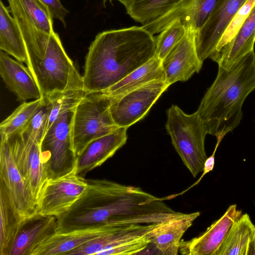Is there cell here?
Segmentation results:
<instances>
[{
  "label": "cell",
  "mask_w": 255,
  "mask_h": 255,
  "mask_svg": "<svg viewBox=\"0 0 255 255\" xmlns=\"http://www.w3.org/2000/svg\"><path fill=\"white\" fill-rule=\"evenodd\" d=\"M155 56V37L142 26L104 31L85 58L83 89L104 92Z\"/></svg>",
  "instance_id": "cell-1"
},
{
  "label": "cell",
  "mask_w": 255,
  "mask_h": 255,
  "mask_svg": "<svg viewBox=\"0 0 255 255\" xmlns=\"http://www.w3.org/2000/svg\"><path fill=\"white\" fill-rule=\"evenodd\" d=\"M141 188L107 179H95L84 196L83 217L92 226L160 223L183 213Z\"/></svg>",
  "instance_id": "cell-2"
},
{
  "label": "cell",
  "mask_w": 255,
  "mask_h": 255,
  "mask_svg": "<svg viewBox=\"0 0 255 255\" xmlns=\"http://www.w3.org/2000/svg\"><path fill=\"white\" fill-rule=\"evenodd\" d=\"M255 90V52L252 51L228 69L218 66L217 76L196 111L207 134L224 136L240 124L242 107Z\"/></svg>",
  "instance_id": "cell-3"
},
{
  "label": "cell",
  "mask_w": 255,
  "mask_h": 255,
  "mask_svg": "<svg viewBox=\"0 0 255 255\" xmlns=\"http://www.w3.org/2000/svg\"><path fill=\"white\" fill-rule=\"evenodd\" d=\"M26 64L43 97L71 90H84L82 76L55 32L38 47L26 52Z\"/></svg>",
  "instance_id": "cell-4"
},
{
  "label": "cell",
  "mask_w": 255,
  "mask_h": 255,
  "mask_svg": "<svg viewBox=\"0 0 255 255\" xmlns=\"http://www.w3.org/2000/svg\"><path fill=\"white\" fill-rule=\"evenodd\" d=\"M165 128L172 143L184 164L194 177L203 171L207 158L205 139L207 132L197 112L184 113L172 105L166 112Z\"/></svg>",
  "instance_id": "cell-5"
},
{
  "label": "cell",
  "mask_w": 255,
  "mask_h": 255,
  "mask_svg": "<svg viewBox=\"0 0 255 255\" xmlns=\"http://www.w3.org/2000/svg\"><path fill=\"white\" fill-rule=\"evenodd\" d=\"M111 97L104 92L87 93L75 108L72 137L77 157L92 141L119 128L111 114Z\"/></svg>",
  "instance_id": "cell-6"
},
{
  "label": "cell",
  "mask_w": 255,
  "mask_h": 255,
  "mask_svg": "<svg viewBox=\"0 0 255 255\" xmlns=\"http://www.w3.org/2000/svg\"><path fill=\"white\" fill-rule=\"evenodd\" d=\"M75 109L55 121L41 143V155L48 179L57 178L76 170L77 157L72 137Z\"/></svg>",
  "instance_id": "cell-7"
},
{
  "label": "cell",
  "mask_w": 255,
  "mask_h": 255,
  "mask_svg": "<svg viewBox=\"0 0 255 255\" xmlns=\"http://www.w3.org/2000/svg\"><path fill=\"white\" fill-rule=\"evenodd\" d=\"M156 224L112 225L67 255H129L136 244L151 238V232Z\"/></svg>",
  "instance_id": "cell-8"
},
{
  "label": "cell",
  "mask_w": 255,
  "mask_h": 255,
  "mask_svg": "<svg viewBox=\"0 0 255 255\" xmlns=\"http://www.w3.org/2000/svg\"><path fill=\"white\" fill-rule=\"evenodd\" d=\"M170 85L155 80L119 97H111L110 110L119 128L130 127L142 119Z\"/></svg>",
  "instance_id": "cell-9"
},
{
  "label": "cell",
  "mask_w": 255,
  "mask_h": 255,
  "mask_svg": "<svg viewBox=\"0 0 255 255\" xmlns=\"http://www.w3.org/2000/svg\"><path fill=\"white\" fill-rule=\"evenodd\" d=\"M87 180L75 171L47 180L36 203L37 213L56 217L66 213L84 194Z\"/></svg>",
  "instance_id": "cell-10"
},
{
  "label": "cell",
  "mask_w": 255,
  "mask_h": 255,
  "mask_svg": "<svg viewBox=\"0 0 255 255\" xmlns=\"http://www.w3.org/2000/svg\"><path fill=\"white\" fill-rule=\"evenodd\" d=\"M17 169L37 200L48 180L41 152V142L18 131L5 137Z\"/></svg>",
  "instance_id": "cell-11"
},
{
  "label": "cell",
  "mask_w": 255,
  "mask_h": 255,
  "mask_svg": "<svg viewBox=\"0 0 255 255\" xmlns=\"http://www.w3.org/2000/svg\"><path fill=\"white\" fill-rule=\"evenodd\" d=\"M0 183L23 220L36 214V200L13 160L6 138H0Z\"/></svg>",
  "instance_id": "cell-12"
},
{
  "label": "cell",
  "mask_w": 255,
  "mask_h": 255,
  "mask_svg": "<svg viewBox=\"0 0 255 255\" xmlns=\"http://www.w3.org/2000/svg\"><path fill=\"white\" fill-rule=\"evenodd\" d=\"M247 0H218L207 21L195 32L196 50L202 62L210 58L229 23Z\"/></svg>",
  "instance_id": "cell-13"
},
{
  "label": "cell",
  "mask_w": 255,
  "mask_h": 255,
  "mask_svg": "<svg viewBox=\"0 0 255 255\" xmlns=\"http://www.w3.org/2000/svg\"><path fill=\"white\" fill-rule=\"evenodd\" d=\"M202 64L196 50L195 32L188 28L181 41L161 60L166 82L170 85L187 81L200 71Z\"/></svg>",
  "instance_id": "cell-14"
},
{
  "label": "cell",
  "mask_w": 255,
  "mask_h": 255,
  "mask_svg": "<svg viewBox=\"0 0 255 255\" xmlns=\"http://www.w3.org/2000/svg\"><path fill=\"white\" fill-rule=\"evenodd\" d=\"M190 0H131L127 13L152 35L160 33Z\"/></svg>",
  "instance_id": "cell-15"
},
{
  "label": "cell",
  "mask_w": 255,
  "mask_h": 255,
  "mask_svg": "<svg viewBox=\"0 0 255 255\" xmlns=\"http://www.w3.org/2000/svg\"><path fill=\"white\" fill-rule=\"evenodd\" d=\"M242 214L236 205L230 206L202 234L190 240H182L179 252L184 255H215L232 225Z\"/></svg>",
  "instance_id": "cell-16"
},
{
  "label": "cell",
  "mask_w": 255,
  "mask_h": 255,
  "mask_svg": "<svg viewBox=\"0 0 255 255\" xmlns=\"http://www.w3.org/2000/svg\"><path fill=\"white\" fill-rule=\"evenodd\" d=\"M127 129L119 128L90 142L77 157L76 173L84 177L112 157L126 143Z\"/></svg>",
  "instance_id": "cell-17"
},
{
  "label": "cell",
  "mask_w": 255,
  "mask_h": 255,
  "mask_svg": "<svg viewBox=\"0 0 255 255\" xmlns=\"http://www.w3.org/2000/svg\"><path fill=\"white\" fill-rule=\"evenodd\" d=\"M0 74L6 86L18 100L26 102L43 97L28 68L2 50L0 52Z\"/></svg>",
  "instance_id": "cell-18"
},
{
  "label": "cell",
  "mask_w": 255,
  "mask_h": 255,
  "mask_svg": "<svg viewBox=\"0 0 255 255\" xmlns=\"http://www.w3.org/2000/svg\"><path fill=\"white\" fill-rule=\"evenodd\" d=\"M56 227L55 216L36 213L23 220L9 255H30L35 247L56 233Z\"/></svg>",
  "instance_id": "cell-19"
},
{
  "label": "cell",
  "mask_w": 255,
  "mask_h": 255,
  "mask_svg": "<svg viewBox=\"0 0 255 255\" xmlns=\"http://www.w3.org/2000/svg\"><path fill=\"white\" fill-rule=\"evenodd\" d=\"M200 215L199 212L184 214L157 223L151 232V244L161 255H178L183 236Z\"/></svg>",
  "instance_id": "cell-20"
},
{
  "label": "cell",
  "mask_w": 255,
  "mask_h": 255,
  "mask_svg": "<svg viewBox=\"0 0 255 255\" xmlns=\"http://www.w3.org/2000/svg\"><path fill=\"white\" fill-rule=\"evenodd\" d=\"M112 225L56 233L35 247L30 255H67L76 248L101 236Z\"/></svg>",
  "instance_id": "cell-21"
},
{
  "label": "cell",
  "mask_w": 255,
  "mask_h": 255,
  "mask_svg": "<svg viewBox=\"0 0 255 255\" xmlns=\"http://www.w3.org/2000/svg\"><path fill=\"white\" fill-rule=\"evenodd\" d=\"M255 43V5L231 42L211 59L218 66L226 69L254 51Z\"/></svg>",
  "instance_id": "cell-22"
},
{
  "label": "cell",
  "mask_w": 255,
  "mask_h": 255,
  "mask_svg": "<svg viewBox=\"0 0 255 255\" xmlns=\"http://www.w3.org/2000/svg\"><path fill=\"white\" fill-rule=\"evenodd\" d=\"M215 255H255V225L248 214L233 224Z\"/></svg>",
  "instance_id": "cell-23"
},
{
  "label": "cell",
  "mask_w": 255,
  "mask_h": 255,
  "mask_svg": "<svg viewBox=\"0 0 255 255\" xmlns=\"http://www.w3.org/2000/svg\"><path fill=\"white\" fill-rule=\"evenodd\" d=\"M155 80L166 81L161 60L156 56L104 93L111 97H119Z\"/></svg>",
  "instance_id": "cell-24"
},
{
  "label": "cell",
  "mask_w": 255,
  "mask_h": 255,
  "mask_svg": "<svg viewBox=\"0 0 255 255\" xmlns=\"http://www.w3.org/2000/svg\"><path fill=\"white\" fill-rule=\"evenodd\" d=\"M23 219L0 183V255H9Z\"/></svg>",
  "instance_id": "cell-25"
},
{
  "label": "cell",
  "mask_w": 255,
  "mask_h": 255,
  "mask_svg": "<svg viewBox=\"0 0 255 255\" xmlns=\"http://www.w3.org/2000/svg\"><path fill=\"white\" fill-rule=\"evenodd\" d=\"M0 48L16 60L26 63L25 44L20 30L8 7L0 1Z\"/></svg>",
  "instance_id": "cell-26"
},
{
  "label": "cell",
  "mask_w": 255,
  "mask_h": 255,
  "mask_svg": "<svg viewBox=\"0 0 255 255\" xmlns=\"http://www.w3.org/2000/svg\"><path fill=\"white\" fill-rule=\"evenodd\" d=\"M218 0H190L183 8L174 15L171 21L179 18L186 28L196 32L207 21Z\"/></svg>",
  "instance_id": "cell-27"
},
{
  "label": "cell",
  "mask_w": 255,
  "mask_h": 255,
  "mask_svg": "<svg viewBox=\"0 0 255 255\" xmlns=\"http://www.w3.org/2000/svg\"><path fill=\"white\" fill-rule=\"evenodd\" d=\"M86 94L84 90H71L43 97L49 108L47 130L59 116L74 110Z\"/></svg>",
  "instance_id": "cell-28"
},
{
  "label": "cell",
  "mask_w": 255,
  "mask_h": 255,
  "mask_svg": "<svg viewBox=\"0 0 255 255\" xmlns=\"http://www.w3.org/2000/svg\"><path fill=\"white\" fill-rule=\"evenodd\" d=\"M44 97L24 102L0 125V137L9 136L21 131L44 102Z\"/></svg>",
  "instance_id": "cell-29"
},
{
  "label": "cell",
  "mask_w": 255,
  "mask_h": 255,
  "mask_svg": "<svg viewBox=\"0 0 255 255\" xmlns=\"http://www.w3.org/2000/svg\"><path fill=\"white\" fill-rule=\"evenodd\" d=\"M186 27L179 18L168 24L155 37V56L161 60L184 37Z\"/></svg>",
  "instance_id": "cell-30"
},
{
  "label": "cell",
  "mask_w": 255,
  "mask_h": 255,
  "mask_svg": "<svg viewBox=\"0 0 255 255\" xmlns=\"http://www.w3.org/2000/svg\"><path fill=\"white\" fill-rule=\"evenodd\" d=\"M16 0L39 29L50 34L55 32L53 29V18L44 4L39 0Z\"/></svg>",
  "instance_id": "cell-31"
},
{
  "label": "cell",
  "mask_w": 255,
  "mask_h": 255,
  "mask_svg": "<svg viewBox=\"0 0 255 255\" xmlns=\"http://www.w3.org/2000/svg\"><path fill=\"white\" fill-rule=\"evenodd\" d=\"M255 5V0H248L238 10L224 31L210 59L219 53L231 42Z\"/></svg>",
  "instance_id": "cell-32"
},
{
  "label": "cell",
  "mask_w": 255,
  "mask_h": 255,
  "mask_svg": "<svg viewBox=\"0 0 255 255\" xmlns=\"http://www.w3.org/2000/svg\"><path fill=\"white\" fill-rule=\"evenodd\" d=\"M44 99L43 103L20 131L41 143L47 130L49 119V108L44 97Z\"/></svg>",
  "instance_id": "cell-33"
},
{
  "label": "cell",
  "mask_w": 255,
  "mask_h": 255,
  "mask_svg": "<svg viewBox=\"0 0 255 255\" xmlns=\"http://www.w3.org/2000/svg\"><path fill=\"white\" fill-rule=\"evenodd\" d=\"M49 10L53 18L60 20L65 26V18L69 11L64 7L60 0H39Z\"/></svg>",
  "instance_id": "cell-34"
},
{
  "label": "cell",
  "mask_w": 255,
  "mask_h": 255,
  "mask_svg": "<svg viewBox=\"0 0 255 255\" xmlns=\"http://www.w3.org/2000/svg\"><path fill=\"white\" fill-rule=\"evenodd\" d=\"M104 2H105L107 0H103ZM120 1L122 3L125 7H126L128 4L130 2L131 0H116Z\"/></svg>",
  "instance_id": "cell-35"
}]
</instances>
